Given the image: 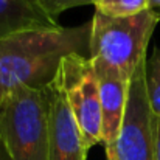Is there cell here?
Here are the masks:
<instances>
[{
  "label": "cell",
  "instance_id": "obj_13",
  "mask_svg": "<svg viewBox=\"0 0 160 160\" xmlns=\"http://www.w3.org/2000/svg\"><path fill=\"white\" fill-rule=\"evenodd\" d=\"M149 9H152L160 17V0H149Z\"/></svg>",
  "mask_w": 160,
  "mask_h": 160
},
{
  "label": "cell",
  "instance_id": "obj_1",
  "mask_svg": "<svg viewBox=\"0 0 160 160\" xmlns=\"http://www.w3.org/2000/svg\"><path fill=\"white\" fill-rule=\"evenodd\" d=\"M90 22L78 27L25 31L0 41V89L9 95L19 87L47 89L64 58L89 56Z\"/></svg>",
  "mask_w": 160,
  "mask_h": 160
},
{
  "label": "cell",
  "instance_id": "obj_3",
  "mask_svg": "<svg viewBox=\"0 0 160 160\" xmlns=\"http://www.w3.org/2000/svg\"><path fill=\"white\" fill-rule=\"evenodd\" d=\"M50 92L19 87L0 106V138L11 160H50Z\"/></svg>",
  "mask_w": 160,
  "mask_h": 160
},
{
  "label": "cell",
  "instance_id": "obj_5",
  "mask_svg": "<svg viewBox=\"0 0 160 160\" xmlns=\"http://www.w3.org/2000/svg\"><path fill=\"white\" fill-rule=\"evenodd\" d=\"M146 61H143L129 82V95L121 131L112 148L118 160L156 159V117L146 95Z\"/></svg>",
  "mask_w": 160,
  "mask_h": 160
},
{
  "label": "cell",
  "instance_id": "obj_15",
  "mask_svg": "<svg viewBox=\"0 0 160 160\" xmlns=\"http://www.w3.org/2000/svg\"><path fill=\"white\" fill-rule=\"evenodd\" d=\"M106 160H118L115 151L112 148H106Z\"/></svg>",
  "mask_w": 160,
  "mask_h": 160
},
{
  "label": "cell",
  "instance_id": "obj_4",
  "mask_svg": "<svg viewBox=\"0 0 160 160\" xmlns=\"http://www.w3.org/2000/svg\"><path fill=\"white\" fill-rule=\"evenodd\" d=\"M54 81L64 92L86 146L90 149L103 143L100 84L92 59L78 53L64 58Z\"/></svg>",
  "mask_w": 160,
  "mask_h": 160
},
{
  "label": "cell",
  "instance_id": "obj_7",
  "mask_svg": "<svg viewBox=\"0 0 160 160\" xmlns=\"http://www.w3.org/2000/svg\"><path fill=\"white\" fill-rule=\"evenodd\" d=\"M93 68L100 84V100H101V117H103V145L113 148L121 131L124 120V112L129 95V79L123 78L117 70L95 64Z\"/></svg>",
  "mask_w": 160,
  "mask_h": 160
},
{
  "label": "cell",
  "instance_id": "obj_16",
  "mask_svg": "<svg viewBox=\"0 0 160 160\" xmlns=\"http://www.w3.org/2000/svg\"><path fill=\"white\" fill-rule=\"evenodd\" d=\"M3 100H5V95H3V92H2V89H0V106H2Z\"/></svg>",
  "mask_w": 160,
  "mask_h": 160
},
{
  "label": "cell",
  "instance_id": "obj_2",
  "mask_svg": "<svg viewBox=\"0 0 160 160\" xmlns=\"http://www.w3.org/2000/svg\"><path fill=\"white\" fill-rule=\"evenodd\" d=\"M159 22L152 9L128 17H110L95 11L90 20L89 58L131 81L138 65L146 61L148 44Z\"/></svg>",
  "mask_w": 160,
  "mask_h": 160
},
{
  "label": "cell",
  "instance_id": "obj_9",
  "mask_svg": "<svg viewBox=\"0 0 160 160\" xmlns=\"http://www.w3.org/2000/svg\"><path fill=\"white\" fill-rule=\"evenodd\" d=\"M145 82L149 107L156 120H160V48H156L152 56L146 59Z\"/></svg>",
  "mask_w": 160,
  "mask_h": 160
},
{
  "label": "cell",
  "instance_id": "obj_11",
  "mask_svg": "<svg viewBox=\"0 0 160 160\" xmlns=\"http://www.w3.org/2000/svg\"><path fill=\"white\" fill-rule=\"evenodd\" d=\"M39 5L53 17L58 20L59 14L70 9V8H78V6H86L92 5L93 0H38Z\"/></svg>",
  "mask_w": 160,
  "mask_h": 160
},
{
  "label": "cell",
  "instance_id": "obj_10",
  "mask_svg": "<svg viewBox=\"0 0 160 160\" xmlns=\"http://www.w3.org/2000/svg\"><path fill=\"white\" fill-rule=\"evenodd\" d=\"M95 11L110 17H128L149 9V0H93Z\"/></svg>",
  "mask_w": 160,
  "mask_h": 160
},
{
  "label": "cell",
  "instance_id": "obj_6",
  "mask_svg": "<svg viewBox=\"0 0 160 160\" xmlns=\"http://www.w3.org/2000/svg\"><path fill=\"white\" fill-rule=\"evenodd\" d=\"M50 92V160H87L89 148L61 87L53 81Z\"/></svg>",
  "mask_w": 160,
  "mask_h": 160
},
{
  "label": "cell",
  "instance_id": "obj_8",
  "mask_svg": "<svg viewBox=\"0 0 160 160\" xmlns=\"http://www.w3.org/2000/svg\"><path fill=\"white\" fill-rule=\"evenodd\" d=\"M61 27L38 0H0V41L25 31Z\"/></svg>",
  "mask_w": 160,
  "mask_h": 160
},
{
  "label": "cell",
  "instance_id": "obj_14",
  "mask_svg": "<svg viewBox=\"0 0 160 160\" xmlns=\"http://www.w3.org/2000/svg\"><path fill=\"white\" fill-rule=\"evenodd\" d=\"M0 160H11L9 156H8V151H6L5 145H3V142H2V138H0Z\"/></svg>",
  "mask_w": 160,
  "mask_h": 160
},
{
  "label": "cell",
  "instance_id": "obj_12",
  "mask_svg": "<svg viewBox=\"0 0 160 160\" xmlns=\"http://www.w3.org/2000/svg\"><path fill=\"white\" fill-rule=\"evenodd\" d=\"M156 159L160 160V120H156Z\"/></svg>",
  "mask_w": 160,
  "mask_h": 160
}]
</instances>
